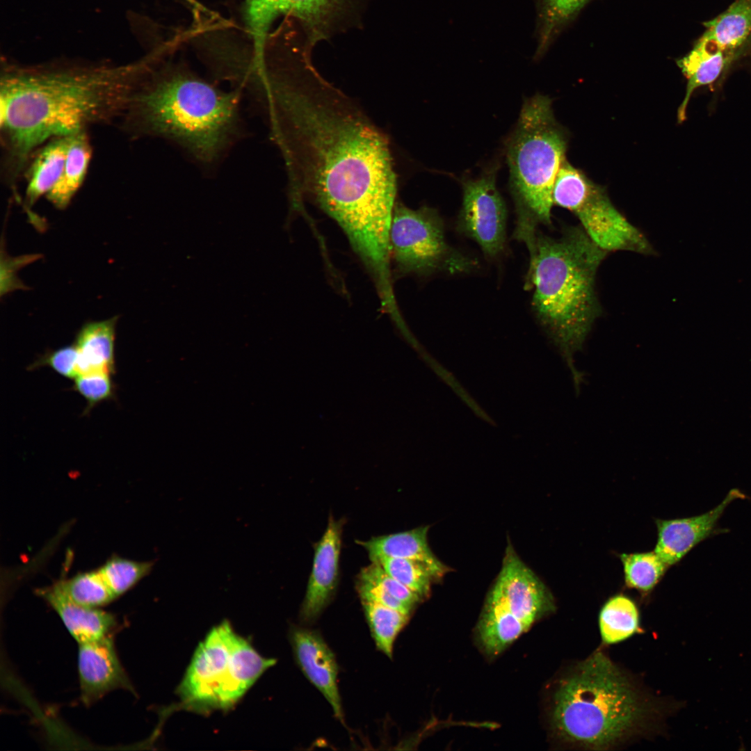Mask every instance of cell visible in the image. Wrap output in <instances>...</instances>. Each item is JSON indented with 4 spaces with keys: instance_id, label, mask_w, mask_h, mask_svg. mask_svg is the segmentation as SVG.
<instances>
[{
    "instance_id": "obj_1",
    "label": "cell",
    "mask_w": 751,
    "mask_h": 751,
    "mask_svg": "<svg viewBox=\"0 0 751 751\" xmlns=\"http://www.w3.org/2000/svg\"><path fill=\"white\" fill-rule=\"evenodd\" d=\"M301 53L284 71L267 70L255 97L268 115L286 164L293 204L311 198L367 264L385 260L396 195L389 142L356 104Z\"/></svg>"
},
{
    "instance_id": "obj_2",
    "label": "cell",
    "mask_w": 751,
    "mask_h": 751,
    "mask_svg": "<svg viewBox=\"0 0 751 751\" xmlns=\"http://www.w3.org/2000/svg\"><path fill=\"white\" fill-rule=\"evenodd\" d=\"M145 62L6 65L0 81L1 174L13 186L33 153L52 138L120 119Z\"/></svg>"
},
{
    "instance_id": "obj_3",
    "label": "cell",
    "mask_w": 751,
    "mask_h": 751,
    "mask_svg": "<svg viewBox=\"0 0 751 751\" xmlns=\"http://www.w3.org/2000/svg\"><path fill=\"white\" fill-rule=\"evenodd\" d=\"M515 234L530 254L534 310L566 361L578 390L582 378L574 357L600 314L595 280L608 252L581 225L565 228L560 237L553 238L540 233L535 223L519 218Z\"/></svg>"
},
{
    "instance_id": "obj_4",
    "label": "cell",
    "mask_w": 751,
    "mask_h": 751,
    "mask_svg": "<svg viewBox=\"0 0 751 751\" xmlns=\"http://www.w3.org/2000/svg\"><path fill=\"white\" fill-rule=\"evenodd\" d=\"M241 95V89L223 90L186 71L148 70L120 120L131 136L171 140L210 165L239 136Z\"/></svg>"
},
{
    "instance_id": "obj_5",
    "label": "cell",
    "mask_w": 751,
    "mask_h": 751,
    "mask_svg": "<svg viewBox=\"0 0 751 751\" xmlns=\"http://www.w3.org/2000/svg\"><path fill=\"white\" fill-rule=\"evenodd\" d=\"M652 713L651 704L631 680L596 652L558 684L551 722L567 743L606 749L640 734Z\"/></svg>"
},
{
    "instance_id": "obj_6",
    "label": "cell",
    "mask_w": 751,
    "mask_h": 751,
    "mask_svg": "<svg viewBox=\"0 0 751 751\" xmlns=\"http://www.w3.org/2000/svg\"><path fill=\"white\" fill-rule=\"evenodd\" d=\"M566 147V137L554 118L551 100L540 95L526 100L507 150L518 216L535 223H551L553 188Z\"/></svg>"
},
{
    "instance_id": "obj_7",
    "label": "cell",
    "mask_w": 751,
    "mask_h": 751,
    "mask_svg": "<svg viewBox=\"0 0 751 751\" xmlns=\"http://www.w3.org/2000/svg\"><path fill=\"white\" fill-rule=\"evenodd\" d=\"M275 663L223 621L194 652L177 689L182 708L200 713L229 709Z\"/></svg>"
},
{
    "instance_id": "obj_8",
    "label": "cell",
    "mask_w": 751,
    "mask_h": 751,
    "mask_svg": "<svg viewBox=\"0 0 751 751\" xmlns=\"http://www.w3.org/2000/svg\"><path fill=\"white\" fill-rule=\"evenodd\" d=\"M554 610L550 591L508 546L478 621L480 643L488 654H498Z\"/></svg>"
},
{
    "instance_id": "obj_9",
    "label": "cell",
    "mask_w": 751,
    "mask_h": 751,
    "mask_svg": "<svg viewBox=\"0 0 751 751\" xmlns=\"http://www.w3.org/2000/svg\"><path fill=\"white\" fill-rule=\"evenodd\" d=\"M389 243L390 263L398 274L456 273L472 267L471 261L446 243L440 218L426 207L414 210L396 202Z\"/></svg>"
},
{
    "instance_id": "obj_10",
    "label": "cell",
    "mask_w": 751,
    "mask_h": 751,
    "mask_svg": "<svg viewBox=\"0 0 751 751\" xmlns=\"http://www.w3.org/2000/svg\"><path fill=\"white\" fill-rule=\"evenodd\" d=\"M364 0H245V19L254 44V56H265L267 35L281 15L297 18L306 31L309 47L351 22Z\"/></svg>"
},
{
    "instance_id": "obj_11",
    "label": "cell",
    "mask_w": 751,
    "mask_h": 751,
    "mask_svg": "<svg viewBox=\"0 0 751 751\" xmlns=\"http://www.w3.org/2000/svg\"><path fill=\"white\" fill-rule=\"evenodd\" d=\"M506 220V206L496 187L494 174L464 183L460 229L490 257L503 248Z\"/></svg>"
},
{
    "instance_id": "obj_12",
    "label": "cell",
    "mask_w": 751,
    "mask_h": 751,
    "mask_svg": "<svg viewBox=\"0 0 751 751\" xmlns=\"http://www.w3.org/2000/svg\"><path fill=\"white\" fill-rule=\"evenodd\" d=\"M574 213L589 238L608 252H653L645 236L615 207L600 187Z\"/></svg>"
},
{
    "instance_id": "obj_13",
    "label": "cell",
    "mask_w": 751,
    "mask_h": 751,
    "mask_svg": "<svg viewBox=\"0 0 751 751\" xmlns=\"http://www.w3.org/2000/svg\"><path fill=\"white\" fill-rule=\"evenodd\" d=\"M343 524L330 515L323 536L314 546L312 569L300 611V619L304 624L317 620L337 590Z\"/></svg>"
},
{
    "instance_id": "obj_14",
    "label": "cell",
    "mask_w": 751,
    "mask_h": 751,
    "mask_svg": "<svg viewBox=\"0 0 751 751\" xmlns=\"http://www.w3.org/2000/svg\"><path fill=\"white\" fill-rule=\"evenodd\" d=\"M290 643L302 672L330 704L334 716L344 723L338 687L339 666L332 649L316 631L294 626Z\"/></svg>"
},
{
    "instance_id": "obj_15",
    "label": "cell",
    "mask_w": 751,
    "mask_h": 751,
    "mask_svg": "<svg viewBox=\"0 0 751 751\" xmlns=\"http://www.w3.org/2000/svg\"><path fill=\"white\" fill-rule=\"evenodd\" d=\"M78 645L77 669L83 704L91 705L114 690H133L111 636Z\"/></svg>"
},
{
    "instance_id": "obj_16",
    "label": "cell",
    "mask_w": 751,
    "mask_h": 751,
    "mask_svg": "<svg viewBox=\"0 0 751 751\" xmlns=\"http://www.w3.org/2000/svg\"><path fill=\"white\" fill-rule=\"evenodd\" d=\"M745 494L731 490L713 509L702 515L673 519H656L657 540L654 551L670 567L679 563L690 551L710 536L727 507Z\"/></svg>"
},
{
    "instance_id": "obj_17",
    "label": "cell",
    "mask_w": 751,
    "mask_h": 751,
    "mask_svg": "<svg viewBox=\"0 0 751 751\" xmlns=\"http://www.w3.org/2000/svg\"><path fill=\"white\" fill-rule=\"evenodd\" d=\"M38 595L55 611L69 633L79 644L111 636L115 617L101 608L79 605L65 597L53 584L37 590Z\"/></svg>"
},
{
    "instance_id": "obj_18",
    "label": "cell",
    "mask_w": 751,
    "mask_h": 751,
    "mask_svg": "<svg viewBox=\"0 0 751 751\" xmlns=\"http://www.w3.org/2000/svg\"><path fill=\"white\" fill-rule=\"evenodd\" d=\"M428 526L358 542L371 560L382 557L405 558L424 563L443 576L449 569L434 555L428 543Z\"/></svg>"
},
{
    "instance_id": "obj_19",
    "label": "cell",
    "mask_w": 751,
    "mask_h": 751,
    "mask_svg": "<svg viewBox=\"0 0 751 751\" xmlns=\"http://www.w3.org/2000/svg\"><path fill=\"white\" fill-rule=\"evenodd\" d=\"M68 136L51 139L40 146L31 157L24 172L26 181L24 208L30 209L46 195L61 176L67 148Z\"/></svg>"
},
{
    "instance_id": "obj_20",
    "label": "cell",
    "mask_w": 751,
    "mask_h": 751,
    "mask_svg": "<svg viewBox=\"0 0 751 751\" xmlns=\"http://www.w3.org/2000/svg\"><path fill=\"white\" fill-rule=\"evenodd\" d=\"M117 317L90 322L79 330L74 342L78 350V376L115 372L114 342Z\"/></svg>"
},
{
    "instance_id": "obj_21",
    "label": "cell",
    "mask_w": 751,
    "mask_h": 751,
    "mask_svg": "<svg viewBox=\"0 0 751 751\" xmlns=\"http://www.w3.org/2000/svg\"><path fill=\"white\" fill-rule=\"evenodd\" d=\"M730 56L714 44L700 38L688 54L677 60L687 80L685 97L678 109L679 122L686 119V108L694 91L713 83L727 65Z\"/></svg>"
},
{
    "instance_id": "obj_22",
    "label": "cell",
    "mask_w": 751,
    "mask_h": 751,
    "mask_svg": "<svg viewBox=\"0 0 751 751\" xmlns=\"http://www.w3.org/2000/svg\"><path fill=\"white\" fill-rule=\"evenodd\" d=\"M92 148L88 131L68 136L64 168L57 183L46 195L56 208L65 209L82 186L89 168Z\"/></svg>"
},
{
    "instance_id": "obj_23",
    "label": "cell",
    "mask_w": 751,
    "mask_h": 751,
    "mask_svg": "<svg viewBox=\"0 0 751 751\" xmlns=\"http://www.w3.org/2000/svg\"><path fill=\"white\" fill-rule=\"evenodd\" d=\"M701 38L732 56L751 33V0H736L720 15L703 24Z\"/></svg>"
},
{
    "instance_id": "obj_24",
    "label": "cell",
    "mask_w": 751,
    "mask_h": 751,
    "mask_svg": "<svg viewBox=\"0 0 751 751\" xmlns=\"http://www.w3.org/2000/svg\"><path fill=\"white\" fill-rule=\"evenodd\" d=\"M590 0H535L537 7L536 56H541L556 35Z\"/></svg>"
},
{
    "instance_id": "obj_25",
    "label": "cell",
    "mask_w": 751,
    "mask_h": 751,
    "mask_svg": "<svg viewBox=\"0 0 751 751\" xmlns=\"http://www.w3.org/2000/svg\"><path fill=\"white\" fill-rule=\"evenodd\" d=\"M639 613L636 604L624 595L611 597L599 613V629L604 642L612 644L624 640L638 627Z\"/></svg>"
},
{
    "instance_id": "obj_26",
    "label": "cell",
    "mask_w": 751,
    "mask_h": 751,
    "mask_svg": "<svg viewBox=\"0 0 751 751\" xmlns=\"http://www.w3.org/2000/svg\"><path fill=\"white\" fill-rule=\"evenodd\" d=\"M54 585L70 601L90 608H101L116 599L98 569L77 573Z\"/></svg>"
},
{
    "instance_id": "obj_27",
    "label": "cell",
    "mask_w": 751,
    "mask_h": 751,
    "mask_svg": "<svg viewBox=\"0 0 751 751\" xmlns=\"http://www.w3.org/2000/svg\"><path fill=\"white\" fill-rule=\"evenodd\" d=\"M361 602L376 647L391 659L396 637L407 624L410 615L377 603Z\"/></svg>"
},
{
    "instance_id": "obj_28",
    "label": "cell",
    "mask_w": 751,
    "mask_h": 751,
    "mask_svg": "<svg viewBox=\"0 0 751 751\" xmlns=\"http://www.w3.org/2000/svg\"><path fill=\"white\" fill-rule=\"evenodd\" d=\"M626 586L643 593L651 592L670 566L653 550L619 555Z\"/></svg>"
},
{
    "instance_id": "obj_29",
    "label": "cell",
    "mask_w": 751,
    "mask_h": 751,
    "mask_svg": "<svg viewBox=\"0 0 751 751\" xmlns=\"http://www.w3.org/2000/svg\"><path fill=\"white\" fill-rule=\"evenodd\" d=\"M599 187L565 160L554 181V204L574 213Z\"/></svg>"
},
{
    "instance_id": "obj_30",
    "label": "cell",
    "mask_w": 751,
    "mask_h": 751,
    "mask_svg": "<svg viewBox=\"0 0 751 751\" xmlns=\"http://www.w3.org/2000/svg\"><path fill=\"white\" fill-rule=\"evenodd\" d=\"M372 561L378 562L388 574L417 592L423 599L428 596L431 584L442 577L427 565L416 560L382 557Z\"/></svg>"
},
{
    "instance_id": "obj_31",
    "label": "cell",
    "mask_w": 751,
    "mask_h": 751,
    "mask_svg": "<svg viewBox=\"0 0 751 751\" xmlns=\"http://www.w3.org/2000/svg\"><path fill=\"white\" fill-rule=\"evenodd\" d=\"M154 564L152 561H136L113 556L98 570L115 597L118 598L147 576Z\"/></svg>"
},
{
    "instance_id": "obj_32",
    "label": "cell",
    "mask_w": 751,
    "mask_h": 751,
    "mask_svg": "<svg viewBox=\"0 0 751 751\" xmlns=\"http://www.w3.org/2000/svg\"><path fill=\"white\" fill-rule=\"evenodd\" d=\"M357 578L378 585L412 610L423 600L417 592L388 574L376 561L362 568Z\"/></svg>"
},
{
    "instance_id": "obj_33",
    "label": "cell",
    "mask_w": 751,
    "mask_h": 751,
    "mask_svg": "<svg viewBox=\"0 0 751 751\" xmlns=\"http://www.w3.org/2000/svg\"><path fill=\"white\" fill-rule=\"evenodd\" d=\"M111 375L96 372L81 374L74 379L73 389L87 401L85 412H88L99 403L112 398L114 387Z\"/></svg>"
},
{
    "instance_id": "obj_34",
    "label": "cell",
    "mask_w": 751,
    "mask_h": 751,
    "mask_svg": "<svg viewBox=\"0 0 751 751\" xmlns=\"http://www.w3.org/2000/svg\"><path fill=\"white\" fill-rule=\"evenodd\" d=\"M78 350L74 344L47 352L29 366V369L49 366L64 377L74 379L78 376Z\"/></svg>"
},
{
    "instance_id": "obj_35",
    "label": "cell",
    "mask_w": 751,
    "mask_h": 751,
    "mask_svg": "<svg viewBox=\"0 0 751 751\" xmlns=\"http://www.w3.org/2000/svg\"><path fill=\"white\" fill-rule=\"evenodd\" d=\"M356 589L361 601L377 603L409 615L413 611L372 582L357 578Z\"/></svg>"
},
{
    "instance_id": "obj_36",
    "label": "cell",
    "mask_w": 751,
    "mask_h": 751,
    "mask_svg": "<svg viewBox=\"0 0 751 751\" xmlns=\"http://www.w3.org/2000/svg\"><path fill=\"white\" fill-rule=\"evenodd\" d=\"M38 257V255H26L14 259L5 257V261L1 260V263L5 264L4 266L1 265V266L5 267L4 268H1V269H4V270H1V295L14 289L23 287L13 274L22 266L31 262Z\"/></svg>"
}]
</instances>
